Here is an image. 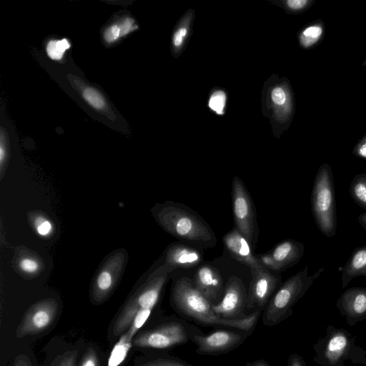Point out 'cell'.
<instances>
[{"instance_id":"41","label":"cell","mask_w":366,"mask_h":366,"mask_svg":"<svg viewBox=\"0 0 366 366\" xmlns=\"http://www.w3.org/2000/svg\"><path fill=\"white\" fill-rule=\"evenodd\" d=\"M6 152L5 147L4 146L3 139H1V146H0V162H1V165L3 164L4 161L6 158Z\"/></svg>"},{"instance_id":"20","label":"cell","mask_w":366,"mask_h":366,"mask_svg":"<svg viewBox=\"0 0 366 366\" xmlns=\"http://www.w3.org/2000/svg\"><path fill=\"white\" fill-rule=\"evenodd\" d=\"M132 340L127 331L121 335L110 352L107 366H119L124 361L132 346Z\"/></svg>"},{"instance_id":"40","label":"cell","mask_w":366,"mask_h":366,"mask_svg":"<svg viewBox=\"0 0 366 366\" xmlns=\"http://www.w3.org/2000/svg\"><path fill=\"white\" fill-rule=\"evenodd\" d=\"M360 227L366 231V212L360 214L357 217Z\"/></svg>"},{"instance_id":"28","label":"cell","mask_w":366,"mask_h":366,"mask_svg":"<svg viewBox=\"0 0 366 366\" xmlns=\"http://www.w3.org/2000/svg\"><path fill=\"white\" fill-rule=\"evenodd\" d=\"M79 366H99L97 353L93 347H89L84 353Z\"/></svg>"},{"instance_id":"5","label":"cell","mask_w":366,"mask_h":366,"mask_svg":"<svg viewBox=\"0 0 366 366\" xmlns=\"http://www.w3.org/2000/svg\"><path fill=\"white\" fill-rule=\"evenodd\" d=\"M310 199L312 213L318 229L325 237H333L337 219L334 177L327 163H323L317 169Z\"/></svg>"},{"instance_id":"24","label":"cell","mask_w":366,"mask_h":366,"mask_svg":"<svg viewBox=\"0 0 366 366\" xmlns=\"http://www.w3.org/2000/svg\"><path fill=\"white\" fill-rule=\"evenodd\" d=\"M82 96L87 103L97 109H102L105 107L104 97L94 88L86 87L84 89Z\"/></svg>"},{"instance_id":"35","label":"cell","mask_w":366,"mask_h":366,"mask_svg":"<svg viewBox=\"0 0 366 366\" xmlns=\"http://www.w3.org/2000/svg\"><path fill=\"white\" fill-rule=\"evenodd\" d=\"M52 225L48 220L44 219L36 224V231L41 236H46L51 232Z\"/></svg>"},{"instance_id":"21","label":"cell","mask_w":366,"mask_h":366,"mask_svg":"<svg viewBox=\"0 0 366 366\" xmlns=\"http://www.w3.org/2000/svg\"><path fill=\"white\" fill-rule=\"evenodd\" d=\"M349 193L359 207L366 209V173L358 174L353 177L350 184Z\"/></svg>"},{"instance_id":"10","label":"cell","mask_w":366,"mask_h":366,"mask_svg":"<svg viewBox=\"0 0 366 366\" xmlns=\"http://www.w3.org/2000/svg\"><path fill=\"white\" fill-rule=\"evenodd\" d=\"M59 311L56 301L47 299L29 308L22 317L16 331L17 338L39 334L54 322Z\"/></svg>"},{"instance_id":"39","label":"cell","mask_w":366,"mask_h":366,"mask_svg":"<svg viewBox=\"0 0 366 366\" xmlns=\"http://www.w3.org/2000/svg\"><path fill=\"white\" fill-rule=\"evenodd\" d=\"M245 366H270L269 364L264 360H257L248 362Z\"/></svg>"},{"instance_id":"19","label":"cell","mask_w":366,"mask_h":366,"mask_svg":"<svg viewBox=\"0 0 366 366\" xmlns=\"http://www.w3.org/2000/svg\"><path fill=\"white\" fill-rule=\"evenodd\" d=\"M325 33V23L317 19L302 29L299 34L300 44L304 49L314 48L322 42Z\"/></svg>"},{"instance_id":"31","label":"cell","mask_w":366,"mask_h":366,"mask_svg":"<svg viewBox=\"0 0 366 366\" xmlns=\"http://www.w3.org/2000/svg\"><path fill=\"white\" fill-rule=\"evenodd\" d=\"M19 267L21 270L28 273H34L39 269V264L34 259L24 258L19 262Z\"/></svg>"},{"instance_id":"30","label":"cell","mask_w":366,"mask_h":366,"mask_svg":"<svg viewBox=\"0 0 366 366\" xmlns=\"http://www.w3.org/2000/svg\"><path fill=\"white\" fill-rule=\"evenodd\" d=\"M121 31L119 24H112L109 26L104 33V40L110 44L121 37Z\"/></svg>"},{"instance_id":"4","label":"cell","mask_w":366,"mask_h":366,"mask_svg":"<svg viewBox=\"0 0 366 366\" xmlns=\"http://www.w3.org/2000/svg\"><path fill=\"white\" fill-rule=\"evenodd\" d=\"M324 270L323 267H320L315 273L309 275V267L307 265L284 282L262 312L263 325L273 327L290 317L295 305L305 295Z\"/></svg>"},{"instance_id":"32","label":"cell","mask_w":366,"mask_h":366,"mask_svg":"<svg viewBox=\"0 0 366 366\" xmlns=\"http://www.w3.org/2000/svg\"><path fill=\"white\" fill-rule=\"evenodd\" d=\"M121 36H125L129 33L133 31L137 28V26L135 24L134 20L132 18L127 17L123 19L121 23L119 24Z\"/></svg>"},{"instance_id":"15","label":"cell","mask_w":366,"mask_h":366,"mask_svg":"<svg viewBox=\"0 0 366 366\" xmlns=\"http://www.w3.org/2000/svg\"><path fill=\"white\" fill-rule=\"evenodd\" d=\"M222 241L230 256L249 267L251 272L264 267L248 240L235 227L223 236Z\"/></svg>"},{"instance_id":"2","label":"cell","mask_w":366,"mask_h":366,"mask_svg":"<svg viewBox=\"0 0 366 366\" xmlns=\"http://www.w3.org/2000/svg\"><path fill=\"white\" fill-rule=\"evenodd\" d=\"M157 219L163 229L176 238L204 248L217 244L214 232L194 211L179 202H167L156 208Z\"/></svg>"},{"instance_id":"12","label":"cell","mask_w":366,"mask_h":366,"mask_svg":"<svg viewBox=\"0 0 366 366\" xmlns=\"http://www.w3.org/2000/svg\"><path fill=\"white\" fill-rule=\"evenodd\" d=\"M247 292L241 279L236 276L229 278L224 287L221 300L212 305V309L219 317L224 319L245 317Z\"/></svg>"},{"instance_id":"25","label":"cell","mask_w":366,"mask_h":366,"mask_svg":"<svg viewBox=\"0 0 366 366\" xmlns=\"http://www.w3.org/2000/svg\"><path fill=\"white\" fill-rule=\"evenodd\" d=\"M152 310L150 309H141L137 312L130 327L127 330L131 337L134 339V337L139 330L144 325L150 316Z\"/></svg>"},{"instance_id":"17","label":"cell","mask_w":366,"mask_h":366,"mask_svg":"<svg viewBox=\"0 0 366 366\" xmlns=\"http://www.w3.org/2000/svg\"><path fill=\"white\" fill-rule=\"evenodd\" d=\"M202 261V253L197 249L183 244H173L167 249L163 266L168 272L177 268H192Z\"/></svg>"},{"instance_id":"8","label":"cell","mask_w":366,"mask_h":366,"mask_svg":"<svg viewBox=\"0 0 366 366\" xmlns=\"http://www.w3.org/2000/svg\"><path fill=\"white\" fill-rule=\"evenodd\" d=\"M169 272L162 267L155 276L123 307L113 325L114 337L122 335L130 327L134 316L141 309L152 310L157 303Z\"/></svg>"},{"instance_id":"34","label":"cell","mask_w":366,"mask_h":366,"mask_svg":"<svg viewBox=\"0 0 366 366\" xmlns=\"http://www.w3.org/2000/svg\"><path fill=\"white\" fill-rule=\"evenodd\" d=\"M77 357V351L74 350L65 354L59 361L58 366H75Z\"/></svg>"},{"instance_id":"27","label":"cell","mask_w":366,"mask_h":366,"mask_svg":"<svg viewBox=\"0 0 366 366\" xmlns=\"http://www.w3.org/2000/svg\"><path fill=\"white\" fill-rule=\"evenodd\" d=\"M315 2L314 0H287L285 3L291 11L297 13L309 9Z\"/></svg>"},{"instance_id":"23","label":"cell","mask_w":366,"mask_h":366,"mask_svg":"<svg viewBox=\"0 0 366 366\" xmlns=\"http://www.w3.org/2000/svg\"><path fill=\"white\" fill-rule=\"evenodd\" d=\"M139 366H194L176 357H157L142 362Z\"/></svg>"},{"instance_id":"29","label":"cell","mask_w":366,"mask_h":366,"mask_svg":"<svg viewBox=\"0 0 366 366\" xmlns=\"http://www.w3.org/2000/svg\"><path fill=\"white\" fill-rule=\"evenodd\" d=\"M271 98L272 102L279 106H282L290 101L286 91L281 86H276L272 89Z\"/></svg>"},{"instance_id":"22","label":"cell","mask_w":366,"mask_h":366,"mask_svg":"<svg viewBox=\"0 0 366 366\" xmlns=\"http://www.w3.org/2000/svg\"><path fill=\"white\" fill-rule=\"evenodd\" d=\"M71 46L66 39L60 40H50L46 44V53L50 59L60 60L64 56L65 51Z\"/></svg>"},{"instance_id":"38","label":"cell","mask_w":366,"mask_h":366,"mask_svg":"<svg viewBox=\"0 0 366 366\" xmlns=\"http://www.w3.org/2000/svg\"><path fill=\"white\" fill-rule=\"evenodd\" d=\"M13 366H31L29 360L26 356L20 355L14 360Z\"/></svg>"},{"instance_id":"3","label":"cell","mask_w":366,"mask_h":366,"mask_svg":"<svg viewBox=\"0 0 366 366\" xmlns=\"http://www.w3.org/2000/svg\"><path fill=\"white\" fill-rule=\"evenodd\" d=\"M313 350L312 360L319 366H346L347 362L366 365V350L357 345V337L345 328L329 325Z\"/></svg>"},{"instance_id":"14","label":"cell","mask_w":366,"mask_h":366,"mask_svg":"<svg viewBox=\"0 0 366 366\" xmlns=\"http://www.w3.org/2000/svg\"><path fill=\"white\" fill-rule=\"evenodd\" d=\"M335 305L349 326L353 327L366 320V287L347 289L341 294Z\"/></svg>"},{"instance_id":"26","label":"cell","mask_w":366,"mask_h":366,"mask_svg":"<svg viewBox=\"0 0 366 366\" xmlns=\"http://www.w3.org/2000/svg\"><path fill=\"white\" fill-rule=\"evenodd\" d=\"M226 94L222 91L214 92L209 100L208 106L219 115L224 114V109L226 104Z\"/></svg>"},{"instance_id":"36","label":"cell","mask_w":366,"mask_h":366,"mask_svg":"<svg viewBox=\"0 0 366 366\" xmlns=\"http://www.w3.org/2000/svg\"><path fill=\"white\" fill-rule=\"evenodd\" d=\"M287 366H307V365L301 355L293 353L290 355Z\"/></svg>"},{"instance_id":"42","label":"cell","mask_w":366,"mask_h":366,"mask_svg":"<svg viewBox=\"0 0 366 366\" xmlns=\"http://www.w3.org/2000/svg\"><path fill=\"white\" fill-rule=\"evenodd\" d=\"M362 66H366V59L362 62Z\"/></svg>"},{"instance_id":"18","label":"cell","mask_w":366,"mask_h":366,"mask_svg":"<svg viewBox=\"0 0 366 366\" xmlns=\"http://www.w3.org/2000/svg\"><path fill=\"white\" fill-rule=\"evenodd\" d=\"M342 270V287H346L352 280L366 276V244L354 248Z\"/></svg>"},{"instance_id":"7","label":"cell","mask_w":366,"mask_h":366,"mask_svg":"<svg viewBox=\"0 0 366 366\" xmlns=\"http://www.w3.org/2000/svg\"><path fill=\"white\" fill-rule=\"evenodd\" d=\"M231 194L234 227L254 249L259 237L256 209L249 192L237 176L232 179Z\"/></svg>"},{"instance_id":"6","label":"cell","mask_w":366,"mask_h":366,"mask_svg":"<svg viewBox=\"0 0 366 366\" xmlns=\"http://www.w3.org/2000/svg\"><path fill=\"white\" fill-rule=\"evenodd\" d=\"M200 330L188 322L174 318L137 335L132 346L164 350L187 343Z\"/></svg>"},{"instance_id":"11","label":"cell","mask_w":366,"mask_h":366,"mask_svg":"<svg viewBox=\"0 0 366 366\" xmlns=\"http://www.w3.org/2000/svg\"><path fill=\"white\" fill-rule=\"evenodd\" d=\"M305 251L303 243L289 239L280 242L266 253L257 257L266 269L280 273L297 264Z\"/></svg>"},{"instance_id":"33","label":"cell","mask_w":366,"mask_h":366,"mask_svg":"<svg viewBox=\"0 0 366 366\" xmlns=\"http://www.w3.org/2000/svg\"><path fill=\"white\" fill-rule=\"evenodd\" d=\"M352 153L359 158L366 159V134L355 145Z\"/></svg>"},{"instance_id":"37","label":"cell","mask_w":366,"mask_h":366,"mask_svg":"<svg viewBox=\"0 0 366 366\" xmlns=\"http://www.w3.org/2000/svg\"><path fill=\"white\" fill-rule=\"evenodd\" d=\"M187 30L186 28H180L174 34L173 36V44L178 47L180 46L183 41L184 39L187 35Z\"/></svg>"},{"instance_id":"16","label":"cell","mask_w":366,"mask_h":366,"mask_svg":"<svg viewBox=\"0 0 366 366\" xmlns=\"http://www.w3.org/2000/svg\"><path fill=\"white\" fill-rule=\"evenodd\" d=\"M194 287L212 305L222 297L224 287L219 270L208 264L200 266L193 277Z\"/></svg>"},{"instance_id":"9","label":"cell","mask_w":366,"mask_h":366,"mask_svg":"<svg viewBox=\"0 0 366 366\" xmlns=\"http://www.w3.org/2000/svg\"><path fill=\"white\" fill-rule=\"evenodd\" d=\"M251 332L239 330H219L208 335L200 330L191 338L196 345V352L204 355L228 353L241 345Z\"/></svg>"},{"instance_id":"1","label":"cell","mask_w":366,"mask_h":366,"mask_svg":"<svg viewBox=\"0 0 366 366\" xmlns=\"http://www.w3.org/2000/svg\"><path fill=\"white\" fill-rule=\"evenodd\" d=\"M172 299L175 309L187 317L204 325H217L251 332L255 327L262 310H257L241 319H224L218 316L209 302L187 277L174 283Z\"/></svg>"},{"instance_id":"13","label":"cell","mask_w":366,"mask_h":366,"mask_svg":"<svg viewBox=\"0 0 366 366\" xmlns=\"http://www.w3.org/2000/svg\"><path fill=\"white\" fill-rule=\"evenodd\" d=\"M251 275L246 310L263 311L277 288L280 277L273 274L264 267L251 272Z\"/></svg>"}]
</instances>
